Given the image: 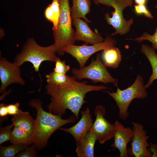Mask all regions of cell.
Returning <instances> with one entry per match:
<instances>
[{"label": "cell", "instance_id": "cell-1", "mask_svg": "<svg viewBox=\"0 0 157 157\" xmlns=\"http://www.w3.org/2000/svg\"><path fill=\"white\" fill-rule=\"evenodd\" d=\"M87 81H77L73 83L61 86L47 84L45 86L46 92L51 96V101L48 106L50 113L61 116L67 109L70 110L78 119L79 113L82 105L87 101L84 100L88 92L107 89L102 85L87 84Z\"/></svg>", "mask_w": 157, "mask_h": 157}, {"label": "cell", "instance_id": "cell-2", "mask_svg": "<svg viewBox=\"0 0 157 157\" xmlns=\"http://www.w3.org/2000/svg\"><path fill=\"white\" fill-rule=\"evenodd\" d=\"M29 104L31 107L35 108L37 112L31 140L38 150L47 146L49 139L56 130L63 125L75 122L74 115L64 119L61 118V116L45 111L42 108L41 102L39 99L31 100Z\"/></svg>", "mask_w": 157, "mask_h": 157}, {"label": "cell", "instance_id": "cell-3", "mask_svg": "<svg viewBox=\"0 0 157 157\" xmlns=\"http://www.w3.org/2000/svg\"><path fill=\"white\" fill-rule=\"evenodd\" d=\"M60 15L57 29L53 31L54 40L53 44L56 53L63 55L65 48L74 44L75 41V31L72 26L71 8L69 0H58Z\"/></svg>", "mask_w": 157, "mask_h": 157}, {"label": "cell", "instance_id": "cell-4", "mask_svg": "<svg viewBox=\"0 0 157 157\" xmlns=\"http://www.w3.org/2000/svg\"><path fill=\"white\" fill-rule=\"evenodd\" d=\"M53 44L46 47L39 45L32 38H28L20 53L15 57L14 62L20 67L26 62L31 63L35 71L39 74V69L42 63L45 61L55 63L58 58L56 56Z\"/></svg>", "mask_w": 157, "mask_h": 157}, {"label": "cell", "instance_id": "cell-5", "mask_svg": "<svg viewBox=\"0 0 157 157\" xmlns=\"http://www.w3.org/2000/svg\"><path fill=\"white\" fill-rule=\"evenodd\" d=\"M93 1L97 6L102 4L112 7L114 10L111 12L112 17H110V14L107 13L104 15L108 24L112 26L115 30L114 33L109 35L117 34L124 35L129 32L133 20L132 18L128 20L125 19L123 11L127 7H132V0H93Z\"/></svg>", "mask_w": 157, "mask_h": 157}, {"label": "cell", "instance_id": "cell-6", "mask_svg": "<svg viewBox=\"0 0 157 157\" xmlns=\"http://www.w3.org/2000/svg\"><path fill=\"white\" fill-rule=\"evenodd\" d=\"M146 89L144 85L143 77L139 74L133 84L127 88L121 90L117 87L115 92L106 91V92L115 101L119 109L120 118L125 120L129 116L128 110L131 101L135 98L144 99L147 97Z\"/></svg>", "mask_w": 157, "mask_h": 157}, {"label": "cell", "instance_id": "cell-7", "mask_svg": "<svg viewBox=\"0 0 157 157\" xmlns=\"http://www.w3.org/2000/svg\"><path fill=\"white\" fill-rule=\"evenodd\" d=\"M106 67L102 62L99 54L97 53L95 60L92 59L89 65L79 69L73 68L72 72L77 79H88L94 83L99 82L104 84L111 83L117 87L118 80L111 75Z\"/></svg>", "mask_w": 157, "mask_h": 157}, {"label": "cell", "instance_id": "cell-8", "mask_svg": "<svg viewBox=\"0 0 157 157\" xmlns=\"http://www.w3.org/2000/svg\"><path fill=\"white\" fill-rule=\"evenodd\" d=\"M117 44L115 39L111 36H107L101 43L87 45L74 44L65 48L64 51L74 57L78 63L80 68L85 66V64L89 58L93 54L102 50L115 47Z\"/></svg>", "mask_w": 157, "mask_h": 157}, {"label": "cell", "instance_id": "cell-9", "mask_svg": "<svg viewBox=\"0 0 157 157\" xmlns=\"http://www.w3.org/2000/svg\"><path fill=\"white\" fill-rule=\"evenodd\" d=\"M94 113L96 119L90 130L95 136L97 140L103 144L114 137V124H110L105 118V108L101 105L95 107Z\"/></svg>", "mask_w": 157, "mask_h": 157}, {"label": "cell", "instance_id": "cell-10", "mask_svg": "<svg viewBox=\"0 0 157 157\" xmlns=\"http://www.w3.org/2000/svg\"><path fill=\"white\" fill-rule=\"evenodd\" d=\"M134 135L131 139V147L127 149L129 156L135 157H152V154L147 147L150 144L147 140L149 136L144 129L143 126L139 123L132 122Z\"/></svg>", "mask_w": 157, "mask_h": 157}, {"label": "cell", "instance_id": "cell-11", "mask_svg": "<svg viewBox=\"0 0 157 157\" xmlns=\"http://www.w3.org/2000/svg\"><path fill=\"white\" fill-rule=\"evenodd\" d=\"M19 67L15 63H11L5 58H1L0 60V79L1 86L0 88L1 93L6 94V88L12 83H19L24 85V80L21 77V71Z\"/></svg>", "mask_w": 157, "mask_h": 157}, {"label": "cell", "instance_id": "cell-12", "mask_svg": "<svg viewBox=\"0 0 157 157\" xmlns=\"http://www.w3.org/2000/svg\"><path fill=\"white\" fill-rule=\"evenodd\" d=\"M115 131L114 142L111 147L117 149L120 152V157H128L127 146L134 135L133 129L130 127H125L118 121L114 123Z\"/></svg>", "mask_w": 157, "mask_h": 157}, {"label": "cell", "instance_id": "cell-13", "mask_svg": "<svg viewBox=\"0 0 157 157\" xmlns=\"http://www.w3.org/2000/svg\"><path fill=\"white\" fill-rule=\"evenodd\" d=\"M72 23L76 28L75 38L76 40L82 41L86 43L95 44L101 43L104 39L97 31L94 32L88 23L81 18L72 20Z\"/></svg>", "mask_w": 157, "mask_h": 157}, {"label": "cell", "instance_id": "cell-14", "mask_svg": "<svg viewBox=\"0 0 157 157\" xmlns=\"http://www.w3.org/2000/svg\"><path fill=\"white\" fill-rule=\"evenodd\" d=\"M81 118L75 125L68 128L59 129L70 133L74 137L76 142L81 140L84 137L93 124L90 110L88 107L85 110L81 111Z\"/></svg>", "mask_w": 157, "mask_h": 157}, {"label": "cell", "instance_id": "cell-15", "mask_svg": "<svg viewBox=\"0 0 157 157\" xmlns=\"http://www.w3.org/2000/svg\"><path fill=\"white\" fill-rule=\"evenodd\" d=\"M97 139L90 129L84 137L76 142V152L79 157H93L94 148Z\"/></svg>", "mask_w": 157, "mask_h": 157}, {"label": "cell", "instance_id": "cell-16", "mask_svg": "<svg viewBox=\"0 0 157 157\" xmlns=\"http://www.w3.org/2000/svg\"><path fill=\"white\" fill-rule=\"evenodd\" d=\"M91 0H73L71 8V15L72 20L76 18L83 19L87 23L91 21L86 16L91 11Z\"/></svg>", "mask_w": 157, "mask_h": 157}, {"label": "cell", "instance_id": "cell-17", "mask_svg": "<svg viewBox=\"0 0 157 157\" xmlns=\"http://www.w3.org/2000/svg\"><path fill=\"white\" fill-rule=\"evenodd\" d=\"M35 121L28 112L21 110L18 113L14 115L12 119L14 126L21 128L31 135L33 131Z\"/></svg>", "mask_w": 157, "mask_h": 157}, {"label": "cell", "instance_id": "cell-18", "mask_svg": "<svg viewBox=\"0 0 157 157\" xmlns=\"http://www.w3.org/2000/svg\"><path fill=\"white\" fill-rule=\"evenodd\" d=\"M141 51L149 61L152 70V74L148 82L144 85L145 88L147 89L153 84L154 80L157 79V54L152 47L145 44L141 45Z\"/></svg>", "mask_w": 157, "mask_h": 157}, {"label": "cell", "instance_id": "cell-19", "mask_svg": "<svg viewBox=\"0 0 157 157\" xmlns=\"http://www.w3.org/2000/svg\"><path fill=\"white\" fill-rule=\"evenodd\" d=\"M102 58L106 67L115 69L121 61V53L118 48L115 46L112 47L104 50Z\"/></svg>", "mask_w": 157, "mask_h": 157}, {"label": "cell", "instance_id": "cell-20", "mask_svg": "<svg viewBox=\"0 0 157 157\" xmlns=\"http://www.w3.org/2000/svg\"><path fill=\"white\" fill-rule=\"evenodd\" d=\"M47 84L53 86H61L68 85L76 81L77 78L74 76H70L66 74L53 72L46 75Z\"/></svg>", "mask_w": 157, "mask_h": 157}, {"label": "cell", "instance_id": "cell-21", "mask_svg": "<svg viewBox=\"0 0 157 157\" xmlns=\"http://www.w3.org/2000/svg\"><path fill=\"white\" fill-rule=\"evenodd\" d=\"M12 144H20L28 146L32 143L31 135L22 129L14 126L10 140Z\"/></svg>", "mask_w": 157, "mask_h": 157}, {"label": "cell", "instance_id": "cell-22", "mask_svg": "<svg viewBox=\"0 0 157 157\" xmlns=\"http://www.w3.org/2000/svg\"><path fill=\"white\" fill-rule=\"evenodd\" d=\"M27 146L20 144H12L11 145L0 146V156L1 157H13L17 154L25 150Z\"/></svg>", "mask_w": 157, "mask_h": 157}, {"label": "cell", "instance_id": "cell-23", "mask_svg": "<svg viewBox=\"0 0 157 157\" xmlns=\"http://www.w3.org/2000/svg\"><path fill=\"white\" fill-rule=\"evenodd\" d=\"M155 32L152 35L144 32L142 35L134 39H131L136 41L140 43L144 40H147L152 43V47L155 50H157V27L155 29Z\"/></svg>", "mask_w": 157, "mask_h": 157}, {"label": "cell", "instance_id": "cell-24", "mask_svg": "<svg viewBox=\"0 0 157 157\" xmlns=\"http://www.w3.org/2000/svg\"><path fill=\"white\" fill-rule=\"evenodd\" d=\"M13 124L8 125L5 127L0 126V144L3 143L10 140L11 135V129Z\"/></svg>", "mask_w": 157, "mask_h": 157}, {"label": "cell", "instance_id": "cell-25", "mask_svg": "<svg viewBox=\"0 0 157 157\" xmlns=\"http://www.w3.org/2000/svg\"><path fill=\"white\" fill-rule=\"evenodd\" d=\"M55 63V67L53 70L57 73L66 74L70 69V66L66 64L65 61L64 60L62 61L59 58L56 60Z\"/></svg>", "mask_w": 157, "mask_h": 157}, {"label": "cell", "instance_id": "cell-26", "mask_svg": "<svg viewBox=\"0 0 157 157\" xmlns=\"http://www.w3.org/2000/svg\"><path fill=\"white\" fill-rule=\"evenodd\" d=\"M146 5H138L134 6V11L138 15H143L146 17L150 19H153V16L151 13L146 7Z\"/></svg>", "mask_w": 157, "mask_h": 157}, {"label": "cell", "instance_id": "cell-27", "mask_svg": "<svg viewBox=\"0 0 157 157\" xmlns=\"http://www.w3.org/2000/svg\"><path fill=\"white\" fill-rule=\"evenodd\" d=\"M35 144H33L31 147H27L23 151L20 152L17 155L16 157H35L36 156Z\"/></svg>", "mask_w": 157, "mask_h": 157}, {"label": "cell", "instance_id": "cell-28", "mask_svg": "<svg viewBox=\"0 0 157 157\" xmlns=\"http://www.w3.org/2000/svg\"><path fill=\"white\" fill-rule=\"evenodd\" d=\"M19 106L18 102L8 105V115H15L18 113L21 110L19 108Z\"/></svg>", "mask_w": 157, "mask_h": 157}, {"label": "cell", "instance_id": "cell-29", "mask_svg": "<svg viewBox=\"0 0 157 157\" xmlns=\"http://www.w3.org/2000/svg\"><path fill=\"white\" fill-rule=\"evenodd\" d=\"M8 115V105L2 103L0 105V117H3Z\"/></svg>", "mask_w": 157, "mask_h": 157}, {"label": "cell", "instance_id": "cell-30", "mask_svg": "<svg viewBox=\"0 0 157 157\" xmlns=\"http://www.w3.org/2000/svg\"><path fill=\"white\" fill-rule=\"evenodd\" d=\"M149 149L152 153V157H157V143H150Z\"/></svg>", "mask_w": 157, "mask_h": 157}, {"label": "cell", "instance_id": "cell-31", "mask_svg": "<svg viewBox=\"0 0 157 157\" xmlns=\"http://www.w3.org/2000/svg\"><path fill=\"white\" fill-rule=\"evenodd\" d=\"M135 3L138 5H146L147 0H134Z\"/></svg>", "mask_w": 157, "mask_h": 157}, {"label": "cell", "instance_id": "cell-32", "mask_svg": "<svg viewBox=\"0 0 157 157\" xmlns=\"http://www.w3.org/2000/svg\"></svg>", "mask_w": 157, "mask_h": 157}]
</instances>
